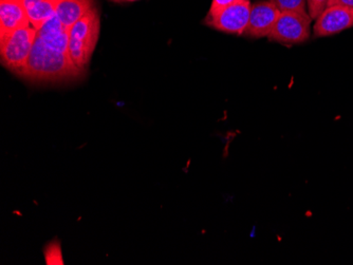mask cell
<instances>
[{"mask_svg": "<svg viewBox=\"0 0 353 265\" xmlns=\"http://www.w3.org/2000/svg\"><path fill=\"white\" fill-rule=\"evenodd\" d=\"M112 1H116V3H121L123 0H112Z\"/></svg>", "mask_w": 353, "mask_h": 265, "instance_id": "obj_17", "label": "cell"}, {"mask_svg": "<svg viewBox=\"0 0 353 265\" xmlns=\"http://www.w3.org/2000/svg\"><path fill=\"white\" fill-rule=\"evenodd\" d=\"M312 19L309 14L295 11L281 12L279 19L268 39L281 45H297L310 39Z\"/></svg>", "mask_w": 353, "mask_h": 265, "instance_id": "obj_4", "label": "cell"}, {"mask_svg": "<svg viewBox=\"0 0 353 265\" xmlns=\"http://www.w3.org/2000/svg\"><path fill=\"white\" fill-rule=\"evenodd\" d=\"M126 1H136V0H126Z\"/></svg>", "mask_w": 353, "mask_h": 265, "instance_id": "obj_18", "label": "cell"}, {"mask_svg": "<svg viewBox=\"0 0 353 265\" xmlns=\"http://www.w3.org/2000/svg\"><path fill=\"white\" fill-rule=\"evenodd\" d=\"M274 3L281 12L295 11L299 13L308 14L307 0H269Z\"/></svg>", "mask_w": 353, "mask_h": 265, "instance_id": "obj_11", "label": "cell"}, {"mask_svg": "<svg viewBox=\"0 0 353 265\" xmlns=\"http://www.w3.org/2000/svg\"><path fill=\"white\" fill-rule=\"evenodd\" d=\"M313 33L316 37L331 36L353 27V9L344 6L327 7L315 19Z\"/></svg>", "mask_w": 353, "mask_h": 265, "instance_id": "obj_7", "label": "cell"}, {"mask_svg": "<svg viewBox=\"0 0 353 265\" xmlns=\"http://www.w3.org/2000/svg\"><path fill=\"white\" fill-rule=\"evenodd\" d=\"M41 1H43V0H23V6H25L27 12L31 10L32 8L35 7Z\"/></svg>", "mask_w": 353, "mask_h": 265, "instance_id": "obj_16", "label": "cell"}, {"mask_svg": "<svg viewBox=\"0 0 353 265\" xmlns=\"http://www.w3.org/2000/svg\"><path fill=\"white\" fill-rule=\"evenodd\" d=\"M46 262L47 264H63L61 259V247L57 242L51 243L46 249Z\"/></svg>", "mask_w": 353, "mask_h": 265, "instance_id": "obj_12", "label": "cell"}, {"mask_svg": "<svg viewBox=\"0 0 353 265\" xmlns=\"http://www.w3.org/2000/svg\"><path fill=\"white\" fill-rule=\"evenodd\" d=\"M32 27L23 0H0V36Z\"/></svg>", "mask_w": 353, "mask_h": 265, "instance_id": "obj_8", "label": "cell"}, {"mask_svg": "<svg viewBox=\"0 0 353 265\" xmlns=\"http://www.w3.org/2000/svg\"><path fill=\"white\" fill-rule=\"evenodd\" d=\"M99 10L91 11L69 29V55L81 70L86 71L100 36Z\"/></svg>", "mask_w": 353, "mask_h": 265, "instance_id": "obj_2", "label": "cell"}, {"mask_svg": "<svg viewBox=\"0 0 353 265\" xmlns=\"http://www.w3.org/2000/svg\"><path fill=\"white\" fill-rule=\"evenodd\" d=\"M57 3V0H43L29 10L28 17L32 27L39 30L48 19H50L55 14Z\"/></svg>", "mask_w": 353, "mask_h": 265, "instance_id": "obj_10", "label": "cell"}, {"mask_svg": "<svg viewBox=\"0 0 353 265\" xmlns=\"http://www.w3.org/2000/svg\"><path fill=\"white\" fill-rule=\"evenodd\" d=\"M329 0H307V8L310 19H316L328 7Z\"/></svg>", "mask_w": 353, "mask_h": 265, "instance_id": "obj_13", "label": "cell"}, {"mask_svg": "<svg viewBox=\"0 0 353 265\" xmlns=\"http://www.w3.org/2000/svg\"><path fill=\"white\" fill-rule=\"evenodd\" d=\"M237 1H239V0H213V1H212L211 8L208 10V13L206 17H215L216 14L219 13L220 11L229 7V6L237 3Z\"/></svg>", "mask_w": 353, "mask_h": 265, "instance_id": "obj_14", "label": "cell"}, {"mask_svg": "<svg viewBox=\"0 0 353 265\" xmlns=\"http://www.w3.org/2000/svg\"><path fill=\"white\" fill-rule=\"evenodd\" d=\"M93 8L92 0H57L55 14L63 25L70 29Z\"/></svg>", "mask_w": 353, "mask_h": 265, "instance_id": "obj_9", "label": "cell"}, {"mask_svg": "<svg viewBox=\"0 0 353 265\" xmlns=\"http://www.w3.org/2000/svg\"><path fill=\"white\" fill-rule=\"evenodd\" d=\"M37 36L33 27L16 30L5 36H0L1 64L14 74H19L27 64Z\"/></svg>", "mask_w": 353, "mask_h": 265, "instance_id": "obj_3", "label": "cell"}, {"mask_svg": "<svg viewBox=\"0 0 353 265\" xmlns=\"http://www.w3.org/2000/svg\"><path fill=\"white\" fill-rule=\"evenodd\" d=\"M330 6H344L353 9V0H329L328 7Z\"/></svg>", "mask_w": 353, "mask_h": 265, "instance_id": "obj_15", "label": "cell"}, {"mask_svg": "<svg viewBox=\"0 0 353 265\" xmlns=\"http://www.w3.org/2000/svg\"><path fill=\"white\" fill-rule=\"evenodd\" d=\"M84 72L73 63L69 52L55 50L37 36L27 64L17 75L29 82L50 84L77 80Z\"/></svg>", "mask_w": 353, "mask_h": 265, "instance_id": "obj_1", "label": "cell"}, {"mask_svg": "<svg viewBox=\"0 0 353 265\" xmlns=\"http://www.w3.org/2000/svg\"><path fill=\"white\" fill-rule=\"evenodd\" d=\"M281 15V10L269 0H261L253 3L250 13L249 23L243 36L250 39L269 37Z\"/></svg>", "mask_w": 353, "mask_h": 265, "instance_id": "obj_6", "label": "cell"}, {"mask_svg": "<svg viewBox=\"0 0 353 265\" xmlns=\"http://www.w3.org/2000/svg\"><path fill=\"white\" fill-rule=\"evenodd\" d=\"M251 7L250 0H239L216 14L215 17H206L204 23L220 32L243 35L249 23Z\"/></svg>", "mask_w": 353, "mask_h": 265, "instance_id": "obj_5", "label": "cell"}]
</instances>
